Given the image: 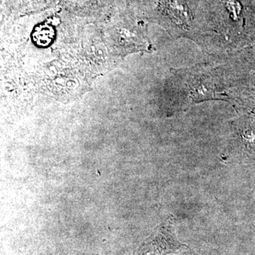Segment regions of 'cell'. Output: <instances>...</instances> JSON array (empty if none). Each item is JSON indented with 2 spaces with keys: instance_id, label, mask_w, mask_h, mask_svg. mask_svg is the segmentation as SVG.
Returning a JSON list of instances; mask_svg holds the SVG:
<instances>
[{
  "instance_id": "cell-3",
  "label": "cell",
  "mask_w": 255,
  "mask_h": 255,
  "mask_svg": "<svg viewBox=\"0 0 255 255\" xmlns=\"http://www.w3.org/2000/svg\"><path fill=\"white\" fill-rule=\"evenodd\" d=\"M167 9L173 19L180 24H187L190 19L187 6L180 0H167Z\"/></svg>"
},
{
  "instance_id": "cell-1",
  "label": "cell",
  "mask_w": 255,
  "mask_h": 255,
  "mask_svg": "<svg viewBox=\"0 0 255 255\" xmlns=\"http://www.w3.org/2000/svg\"><path fill=\"white\" fill-rule=\"evenodd\" d=\"M187 249V245L178 240L175 233V219L170 215L159 223L132 255L178 254Z\"/></svg>"
},
{
  "instance_id": "cell-2",
  "label": "cell",
  "mask_w": 255,
  "mask_h": 255,
  "mask_svg": "<svg viewBox=\"0 0 255 255\" xmlns=\"http://www.w3.org/2000/svg\"><path fill=\"white\" fill-rule=\"evenodd\" d=\"M187 73V91L193 102L226 99L224 94L218 88L214 79L208 73L202 70H190Z\"/></svg>"
}]
</instances>
